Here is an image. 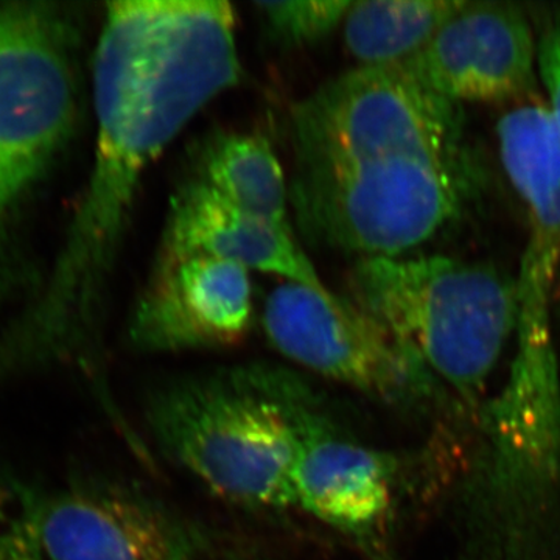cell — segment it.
I'll list each match as a JSON object with an SVG mask.
<instances>
[{"mask_svg":"<svg viewBox=\"0 0 560 560\" xmlns=\"http://www.w3.org/2000/svg\"><path fill=\"white\" fill-rule=\"evenodd\" d=\"M38 493L0 478V560H49L39 539Z\"/></svg>","mask_w":560,"mask_h":560,"instance_id":"obj_17","label":"cell"},{"mask_svg":"<svg viewBox=\"0 0 560 560\" xmlns=\"http://www.w3.org/2000/svg\"><path fill=\"white\" fill-rule=\"evenodd\" d=\"M49 560H202L205 530L138 489L81 482L39 500Z\"/></svg>","mask_w":560,"mask_h":560,"instance_id":"obj_8","label":"cell"},{"mask_svg":"<svg viewBox=\"0 0 560 560\" xmlns=\"http://www.w3.org/2000/svg\"><path fill=\"white\" fill-rule=\"evenodd\" d=\"M265 335L304 370L399 410L441 399L442 383L399 337L348 296L285 282L265 301Z\"/></svg>","mask_w":560,"mask_h":560,"instance_id":"obj_6","label":"cell"},{"mask_svg":"<svg viewBox=\"0 0 560 560\" xmlns=\"http://www.w3.org/2000/svg\"><path fill=\"white\" fill-rule=\"evenodd\" d=\"M463 0H360L345 21L346 50L359 68L405 65L459 9Z\"/></svg>","mask_w":560,"mask_h":560,"instance_id":"obj_15","label":"cell"},{"mask_svg":"<svg viewBox=\"0 0 560 560\" xmlns=\"http://www.w3.org/2000/svg\"><path fill=\"white\" fill-rule=\"evenodd\" d=\"M290 206L313 245L360 259L408 256L477 197L463 106L404 66L355 68L291 109Z\"/></svg>","mask_w":560,"mask_h":560,"instance_id":"obj_2","label":"cell"},{"mask_svg":"<svg viewBox=\"0 0 560 560\" xmlns=\"http://www.w3.org/2000/svg\"><path fill=\"white\" fill-rule=\"evenodd\" d=\"M537 43L518 7L463 0L405 69L441 97L517 105L536 97Z\"/></svg>","mask_w":560,"mask_h":560,"instance_id":"obj_10","label":"cell"},{"mask_svg":"<svg viewBox=\"0 0 560 560\" xmlns=\"http://www.w3.org/2000/svg\"><path fill=\"white\" fill-rule=\"evenodd\" d=\"M190 256L232 261L331 294L291 228L246 212L189 178L172 197L154 265Z\"/></svg>","mask_w":560,"mask_h":560,"instance_id":"obj_12","label":"cell"},{"mask_svg":"<svg viewBox=\"0 0 560 560\" xmlns=\"http://www.w3.org/2000/svg\"><path fill=\"white\" fill-rule=\"evenodd\" d=\"M401 474L399 455L350 438L323 412L305 431L291 469L294 508L372 559L389 560Z\"/></svg>","mask_w":560,"mask_h":560,"instance_id":"obj_9","label":"cell"},{"mask_svg":"<svg viewBox=\"0 0 560 560\" xmlns=\"http://www.w3.org/2000/svg\"><path fill=\"white\" fill-rule=\"evenodd\" d=\"M254 323L249 270L190 256L154 265L131 313L128 338L140 352L230 348Z\"/></svg>","mask_w":560,"mask_h":560,"instance_id":"obj_11","label":"cell"},{"mask_svg":"<svg viewBox=\"0 0 560 560\" xmlns=\"http://www.w3.org/2000/svg\"><path fill=\"white\" fill-rule=\"evenodd\" d=\"M486 412L471 474L470 560H551L560 518V378L555 346L522 342Z\"/></svg>","mask_w":560,"mask_h":560,"instance_id":"obj_5","label":"cell"},{"mask_svg":"<svg viewBox=\"0 0 560 560\" xmlns=\"http://www.w3.org/2000/svg\"><path fill=\"white\" fill-rule=\"evenodd\" d=\"M92 75L90 178L49 283L24 316L54 346L94 341L143 175L206 105L241 83L235 11L223 0L108 3Z\"/></svg>","mask_w":560,"mask_h":560,"instance_id":"obj_1","label":"cell"},{"mask_svg":"<svg viewBox=\"0 0 560 560\" xmlns=\"http://www.w3.org/2000/svg\"><path fill=\"white\" fill-rule=\"evenodd\" d=\"M154 440L213 495L253 510L294 508L291 469L318 401L289 372L235 368L151 396Z\"/></svg>","mask_w":560,"mask_h":560,"instance_id":"obj_3","label":"cell"},{"mask_svg":"<svg viewBox=\"0 0 560 560\" xmlns=\"http://www.w3.org/2000/svg\"><path fill=\"white\" fill-rule=\"evenodd\" d=\"M75 113L68 21L46 3L0 2V209L46 171Z\"/></svg>","mask_w":560,"mask_h":560,"instance_id":"obj_7","label":"cell"},{"mask_svg":"<svg viewBox=\"0 0 560 560\" xmlns=\"http://www.w3.org/2000/svg\"><path fill=\"white\" fill-rule=\"evenodd\" d=\"M352 0H296L254 2L265 31L287 49L313 46L342 25Z\"/></svg>","mask_w":560,"mask_h":560,"instance_id":"obj_16","label":"cell"},{"mask_svg":"<svg viewBox=\"0 0 560 560\" xmlns=\"http://www.w3.org/2000/svg\"><path fill=\"white\" fill-rule=\"evenodd\" d=\"M190 179L246 212L291 228L289 179L264 136L213 132L194 151Z\"/></svg>","mask_w":560,"mask_h":560,"instance_id":"obj_14","label":"cell"},{"mask_svg":"<svg viewBox=\"0 0 560 560\" xmlns=\"http://www.w3.org/2000/svg\"><path fill=\"white\" fill-rule=\"evenodd\" d=\"M501 164L529 223L525 256L560 264V138L539 95L511 106L497 124Z\"/></svg>","mask_w":560,"mask_h":560,"instance_id":"obj_13","label":"cell"},{"mask_svg":"<svg viewBox=\"0 0 560 560\" xmlns=\"http://www.w3.org/2000/svg\"><path fill=\"white\" fill-rule=\"evenodd\" d=\"M348 298L467 405L480 400L521 316L517 279L440 254L360 259Z\"/></svg>","mask_w":560,"mask_h":560,"instance_id":"obj_4","label":"cell"},{"mask_svg":"<svg viewBox=\"0 0 560 560\" xmlns=\"http://www.w3.org/2000/svg\"><path fill=\"white\" fill-rule=\"evenodd\" d=\"M537 77L547 94L545 108L560 138V22L537 43Z\"/></svg>","mask_w":560,"mask_h":560,"instance_id":"obj_18","label":"cell"}]
</instances>
